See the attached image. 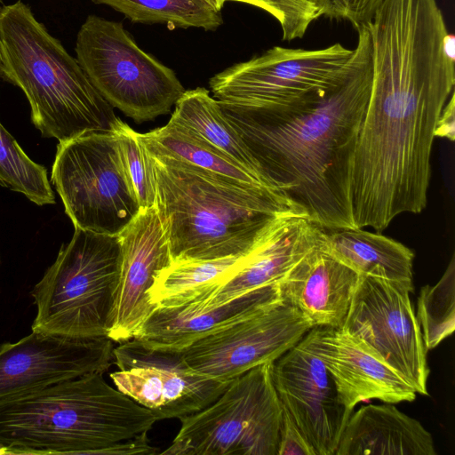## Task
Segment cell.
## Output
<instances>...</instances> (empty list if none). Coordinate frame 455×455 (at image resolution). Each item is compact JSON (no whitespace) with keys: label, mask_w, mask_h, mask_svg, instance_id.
I'll list each match as a JSON object with an SVG mask.
<instances>
[{"label":"cell","mask_w":455,"mask_h":455,"mask_svg":"<svg viewBox=\"0 0 455 455\" xmlns=\"http://www.w3.org/2000/svg\"><path fill=\"white\" fill-rule=\"evenodd\" d=\"M113 356L118 371L110 378L116 388L158 420L201 411L231 381L200 375L187 365L180 351L149 347L136 339L114 347Z\"/></svg>","instance_id":"obj_13"},{"label":"cell","mask_w":455,"mask_h":455,"mask_svg":"<svg viewBox=\"0 0 455 455\" xmlns=\"http://www.w3.org/2000/svg\"><path fill=\"white\" fill-rule=\"evenodd\" d=\"M417 319L427 350L434 349L455 329V258L439 281L421 287L417 301Z\"/></svg>","instance_id":"obj_28"},{"label":"cell","mask_w":455,"mask_h":455,"mask_svg":"<svg viewBox=\"0 0 455 455\" xmlns=\"http://www.w3.org/2000/svg\"><path fill=\"white\" fill-rule=\"evenodd\" d=\"M211 4H212L217 10L220 11L224 6L226 0H207Z\"/></svg>","instance_id":"obj_34"},{"label":"cell","mask_w":455,"mask_h":455,"mask_svg":"<svg viewBox=\"0 0 455 455\" xmlns=\"http://www.w3.org/2000/svg\"><path fill=\"white\" fill-rule=\"evenodd\" d=\"M312 328L302 313L282 298L179 351L195 372L230 381L258 365L273 363Z\"/></svg>","instance_id":"obj_12"},{"label":"cell","mask_w":455,"mask_h":455,"mask_svg":"<svg viewBox=\"0 0 455 455\" xmlns=\"http://www.w3.org/2000/svg\"><path fill=\"white\" fill-rule=\"evenodd\" d=\"M124 164L135 191L140 210L156 205V180L152 157L140 133L121 119L114 131Z\"/></svg>","instance_id":"obj_29"},{"label":"cell","mask_w":455,"mask_h":455,"mask_svg":"<svg viewBox=\"0 0 455 455\" xmlns=\"http://www.w3.org/2000/svg\"><path fill=\"white\" fill-rule=\"evenodd\" d=\"M272 363L233 379L201 411L179 419L180 428L166 455H277L282 404Z\"/></svg>","instance_id":"obj_8"},{"label":"cell","mask_w":455,"mask_h":455,"mask_svg":"<svg viewBox=\"0 0 455 455\" xmlns=\"http://www.w3.org/2000/svg\"><path fill=\"white\" fill-rule=\"evenodd\" d=\"M282 299L279 283L247 291L214 307H156L133 338L147 346L182 350L199 338Z\"/></svg>","instance_id":"obj_20"},{"label":"cell","mask_w":455,"mask_h":455,"mask_svg":"<svg viewBox=\"0 0 455 455\" xmlns=\"http://www.w3.org/2000/svg\"><path fill=\"white\" fill-rule=\"evenodd\" d=\"M331 373L350 410L363 401L411 402L415 389L362 340L341 328L314 327L303 338Z\"/></svg>","instance_id":"obj_17"},{"label":"cell","mask_w":455,"mask_h":455,"mask_svg":"<svg viewBox=\"0 0 455 455\" xmlns=\"http://www.w3.org/2000/svg\"><path fill=\"white\" fill-rule=\"evenodd\" d=\"M51 181L75 228L118 235L140 211L113 131L59 142Z\"/></svg>","instance_id":"obj_9"},{"label":"cell","mask_w":455,"mask_h":455,"mask_svg":"<svg viewBox=\"0 0 455 455\" xmlns=\"http://www.w3.org/2000/svg\"><path fill=\"white\" fill-rule=\"evenodd\" d=\"M353 50L336 43L316 50L275 46L213 76L218 101L289 112L322 99L342 78Z\"/></svg>","instance_id":"obj_10"},{"label":"cell","mask_w":455,"mask_h":455,"mask_svg":"<svg viewBox=\"0 0 455 455\" xmlns=\"http://www.w3.org/2000/svg\"><path fill=\"white\" fill-rule=\"evenodd\" d=\"M118 235L122 262L108 337L122 343L133 339L156 309L148 291L172 257L156 207L140 210Z\"/></svg>","instance_id":"obj_16"},{"label":"cell","mask_w":455,"mask_h":455,"mask_svg":"<svg viewBox=\"0 0 455 455\" xmlns=\"http://www.w3.org/2000/svg\"><path fill=\"white\" fill-rule=\"evenodd\" d=\"M352 412L334 455H435L431 434L393 403Z\"/></svg>","instance_id":"obj_21"},{"label":"cell","mask_w":455,"mask_h":455,"mask_svg":"<svg viewBox=\"0 0 455 455\" xmlns=\"http://www.w3.org/2000/svg\"><path fill=\"white\" fill-rule=\"evenodd\" d=\"M277 455H315L313 447L283 406Z\"/></svg>","instance_id":"obj_32"},{"label":"cell","mask_w":455,"mask_h":455,"mask_svg":"<svg viewBox=\"0 0 455 455\" xmlns=\"http://www.w3.org/2000/svg\"><path fill=\"white\" fill-rule=\"evenodd\" d=\"M76 54L101 96L139 124L169 113L186 91L174 71L140 49L122 22L89 15L78 31Z\"/></svg>","instance_id":"obj_7"},{"label":"cell","mask_w":455,"mask_h":455,"mask_svg":"<svg viewBox=\"0 0 455 455\" xmlns=\"http://www.w3.org/2000/svg\"><path fill=\"white\" fill-rule=\"evenodd\" d=\"M308 2L314 4V0H307Z\"/></svg>","instance_id":"obj_35"},{"label":"cell","mask_w":455,"mask_h":455,"mask_svg":"<svg viewBox=\"0 0 455 455\" xmlns=\"http://www.w3.org/2000/svg\"><path fill=\"white\" fill-rule=\"evenodd\" d=\"M384 0H314L320 15L347 20L355 28L366 25Z\"/></svg>","instance_id":"obj_31"},{"label":"cell","mask_w":455,"mask_h":455,"mask_svg":"<svg viewBox=\"0 0 455 455\" xmlns=\"http://www.w3.org/2000/svg\"><path fill=\"white\" fill-rule=\"evenodd\" d=\"M356 30L342 78L319 100L289 112L217 100L268 186L324 229L355 228L353 165L372 78L370 33Z\"/></svg>","instance_id":"obj_2"},{"label":"cell","mask_w":455,"mask_h":455,"mask_svg":"<svg viewBox=\"0 0 455 455\" xmlns=\"http://www.w3.org/2000/svg\"><path fill=\"white\" fill-rule=\"evenodd\" d=\"M156 180V209L172 261L248 254L276 222L304 215L282 193L221 178L148 152Z\"/></svg>","instance_id":"obj_3"},{"label":"cell","mask_w":455,"mask_h":455,"mask_svg":"<svg viewBox=\"0 0 455 455\" xmlns=\"http://www.w3.org/2000/svg\"><path fill=\"white\" fill-rule=\"evenodd\" d=\"M0 3H1V0H0ZM0 73H1V60H0Z\"/></svg>","instance_id":"obj_36"},{"label":"cell","mask_w":455,"mask_h":455,"mask_svg":"<svg viewBox=\"0 0 455 455\" xmlns=\"http://www.w3.org/2000/svg\"><path fill=\"white\" fill-rule=\"evenodd\" d=\"M0 185L37 205L54 204L44 166L31 160L0 123Z\"/></svg>","instance_id":"obj_27"},{"label":"cell","mask_w":455,"mask_h":455,"mask_svg":"<svg viewBox=\"0 0 455 455\" xmlns=\"http://www.w3.org/2000/svg\"><path fill=\"white\" fill-rule=\"evenodd\" d=\"M108 337L73 338L32 331L0 345V400L37 391L88 373H104L113 362Z\"/></svg>","instance_id":"obj_14"},{"label":"cell","mask_w":455,"mask_h":455,"mask_svg":"<svg viewBox=\"0 0 455 455\" xmlns=\"http://www.w3.org/2000/svg\"><path fill=\"white\" fill-rule=\"evenodd\" d=\"M0 76L25 93L31 120L44 138L61 142L114 131L120 119L114 108L21 1L0 9Z\"/></svg>","instance_id":"obj_5"},{"label":"cell","mask_w":455,"mask_h":455,"mask_svg":"<svg viewBox=\"0 0 455 455\" xmlns=\"http://www.w3.org/2000/svg\"><path fill=\"white\" fill-rule=\"evenodd\" d=\"M170 121L189 129L229 158L262 178L240 137L226 119L217 100L210 96L207 89L198 87L185 91L176 102Z\"/></svg>","instance_id":"obj_25"},{"label":"cell","mask_w":455,"mask_h":455,"mask_svg":"<svg viewBox=\"0 0 455 455\" xmlns=\"http://www.w3.org/2000/svg\"><path fill=\"white\" fill-rule=\"evenodd\" d=\"M271 376L285 408L315 455H334L353 411L304 339L272 363Z\"/></svg>","instance_id":"obj_15"},{"label":"cell","mask_w":455,"mask_h":455,"mask_svg":"<svg viewBox=\"0 0 455 455\" xmlns=\"http://www.w3.org/2000/svg\"><path fill=\"white\" fill-rule=\"evenodd\" d=\"M323 243L338 260L355 271L413 291L414 253L403 243L363 228L325 229Z\"/></svg>","instance_id":"obj_22"},{"label":"cell","mask_w":455,"mask_h":455,"mask_svg":"<svg viewBox=\"0 0 455 455\" xmlns=\"http://www.w3.org/2000/svg\"><path fill=\"white\" fill-rule=\"evenodd\" d=\"M248 4L264 10L281 25L283 40L301 38L309 25L321 17L317 7L307 0H226Z\"/></svg>","instance_id":"obj_30"},{"label":"cell","mask_w":455,"mask_h":455,"mask_svg":"<svg viewBox=\"0 0 455 455\" xmlns=\"http://www.w3.org/2000/svg\"><path fill=\"white\" fill-rule=\"evenodd\" d=\"M157 418L92 372L0 400V454H108Z\"/></svg>","instance_id":"obj_4"},{"label":"cell","mask_w":455,"mask_h":455,"mask_svg":"<svg viewBox=\"0 0 455 455\" xmlns=\"http://www.w3.org/2000/svg\"><path fill=\"white\" fill-rule=\"evenodd\" d=\"M122 12L133 22L161 23L170 28L215 30L223 23L220 11L207 0H92Z\"/></svg>","instance_id":"obj_26"},{"label":"cell","mask_w":455,"mask_h":455,"mask_svg":"<svg viewBox=\"0 0 455 455\" xmlns=\"http://www.w3.org/2000/svg\"><path fill=\"white\" fill-rule=\"evenodd\" d=\"M372 78L352 174L355 228L380 233L427 206L435 129L455 85L436 0H384L365 25Z\"/></svg>","instance_id":"obj_1"},{"label":"cell","mask_w":455,"mask_h":455,"mask_svg":"<svg viewBox=\"0 0 455 455\" xmlns=\"http://www.w3.org/2000/svg\"><path fill=\"white\" fill-rule=\"evenodd\" d=\"M121 262L119 235L76 228L31 291L37 308L32 331L108 337Z\"/></svg>","instance_id":"obj_6"},{"label":"cell","mask_w":455,"mask_h":455,"mask_svg":"<svg viewBox=\"0 0 455 455\" xmlns=\"http://www.w3.org/2000/svg\"><path fill=\"white\" fill-rule=\"evenodd\" d=\"M410 288L360 275L342 330L362 340L416 391L427 395V350Z\"/></svg>","instance_id":"obj_11"},{"label":"cell","mask_w":455,"mask_h":455,"mask_svg":"<svg viewBox=\"0 0 455 455\" xmlns=\"http://www.w3.org/2000/svg\"><path fill=\"white\" fill-rule=\"evenodd\" d=\"M244 257L172 261L155 277L148 291L149 302L156 308L198 301L230 278Z\"/></svg>","instance_id":"obj_24"},{"label":"cell","mask_w":455,"mask_h":455,"mask_svg":"<svg viewBox=\"0 0 455 455\" xmlns=\"http://www.w3.org/2000/svg\"><path fill=\"white\" fill-rule=\"evenodd\" d=\"M325 234V233H324ZM323 237L279 283L281 296L314 327L342 328L360 275L325 248Z\"/></svg>","instance_id":"obj_19"},{"label":"cell","mask_w":455,"mask_h":455,"mask_svg":"<svg viewBox=\"0 0 455 455\" xmlns=\"http://www.w3.org/2000/svg\"><path fill=\"white\" fill-rule=\"evenodd\" d=\"M325 229L304 215L281 218L245 255L241 267L204 299L182 306L205 309L220 306L259 287L279 283L290 269L323 237Z\"/></svg>","instance_id":"obj_18"},{"label":"cell","mask_w":455,"mask_h":455,"mask_svg":"<svg viewBox=\"0 0 455 455\" xmlns=\"http://www.w3.org/2000/svg\"><path fill=\"white\" fill-rule=\"evenodd\" d=\"M140 137L150 153L182 161L239 183L270 188L260 176L237 164L189 129L172 121L163 127L140 133Z\"/></svg>","instance_id":"obj_23"},{"label":"cell","mask_w":455,"mask_h":455,"mask_svg":"<svg viewBox=\"0 0 455 455\" xmlns=\"http://www.w3.org/2000/svg\"><path fill=\"white\" fill-rule=\"evenodd\" d=\"M454 92L443 107L435 129V138H444L451 141L455 139V102Z\"/></svg>","instance_id":"obj_33"}]
</instances>
